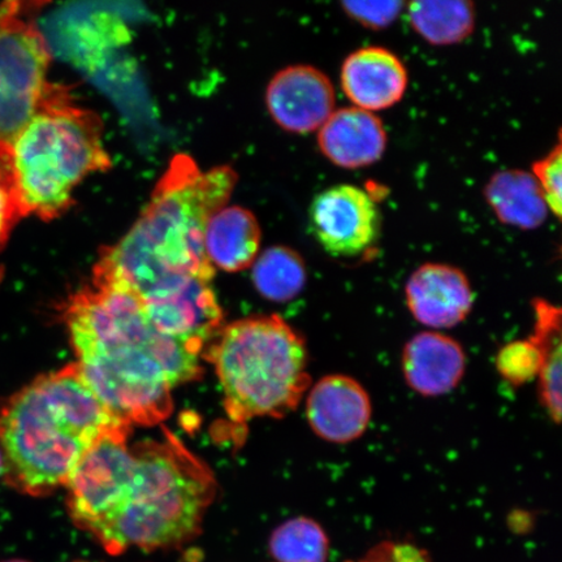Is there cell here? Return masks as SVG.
I'll return each instance as SVG.
<instances>
[{
    "mask_svg": "<svg viewBox=\"0 0 562 562\" xmlns=\"http://www.w3.org/2000/svg\"><path fill=\"white\" fill-rule=\"evenodd\" d=\"M66 487L72 522L112 557L192 542L216 494L210 469L170 432L102 441Z\"/></svg>",
    "mask_w": 562,
    "mask_h": 562,
    "instance_id": "obj_1",
    "label": "cell"
},
{
    "mask_svg": "<svg viewBox=\"0 0 562 562\" xmlns=\"http://www.w3.org/2000/svg\"><path fill=\"white\" fill-rule=\"evenodd\" d=\"M63 318L81 375L131 426L160 424L176 386L201 375L202 355L161 335L124 288L91 280L69 297Z\"/></svg>",
    "mask_w": 562,
    "mask_h": 562,
    "instance_id": "obj_2",
    "label": "cell"
},
{
    "mask_svg": "<svg viewBox=\"0 0 562 562\" xmlns=\"http://www.w3.org/2000/svg\"><path fill=\"white\" fill-rule=\"evenodd\" d=\"M236 182L231 167L202 171L191 157L176 156L135 226L102 250L91 280L124 288L144 308L211 283L215 269L203 237L210 217L227 206Z\"/></svg>",
    "mask_w": 562,
    "mask_h": 562,
    "instance_id": "obj_3",
    "label": "cell"
},
{
    "mask_svg": "<svg viewBox=\"0 0 562 562\" xmlns=\"http://www.w3.org/2000/svg\"><path fill=\"white\" fill-rule=\"evenodd\" d=\"M131 428L69 363L0 403L3 480L27 496L52 495L97 446L128 439Z\"/></svg>",
    "mask_w": 562,
    "mask_h": 562,
    "instance_id": "obj_4",
    "label": "cell"
},
{
    "mask_svg": "<svg viewBox=\"0 0 562 562\" xmlns=\"http://www.w3.org/2000/svg\"><path fill=\"white\" fill-rule=\"evenodd\" d=\"M103 126L93 111L76 104L52 83L40 109L9 146L13 182L23 216L53 221L72 206L83 179L109 170Z\"/></svg>",
    "mask_w": 562,
    "mask_h": 562,
    "instance_id": "obj_5",
    "label": "cell"
},
{
    "mask_svg": "<svg viewBox=\"0 0 562 562\" xmlns=\"http://www.w3.org/2000/svg\"><path fill=\"white\" fill-rule=\"evenodd\" d=\"M235 425L255 418H281L296 409L311 386L307 348L302 336L279 315H257L221 328L207 344Z\"/></svg>",
    "mask_w": 562,
    "mask_h": 562,
    "instance_id": "obj_6",
    "label": "cell"
},
{
    "mask_svg": "<svg viewBox=\"0 0 562 562\" xmlns=\"http://www.w3.org/2000/svg\"><path fill=\"white\" fill-rule=\"evenodd\" d=\"M30 3L0 5V145L9 147L40 109L52 83V52Z\"/></svg>",
    "mask_w": 562,
    "mask_h": 562,
    "instance_id": "obj_7",
    "label": "cell"
},
{
    "mask_svg": "<svg viewBox=\"0 0 562 562\" xmlns=\"http://www.w3.org/2000/svg\"><path fill=\"white\" fill-rule=\"evenodd\" d=\"M311 224L316 241L329 255L356 257L378 241L382 216L374 200L361 188L341 184L315 196Z\"/></svg>",
    "mask_w": 562,
    "mask_h": 562,
    "instance_id": "obj_8",
    "label": "cell"
},
{
    "mask_svg": "<svg viewBox=\"0 0 562 562\" xmlns=\"http://www.w3.org/2000/svg\"><path fill=\"white\" fill-rule=\"evenodd\" d=\"M266 104L280 128L296 135L318 132L336 110L329 77L313 66L281 69L267 87Z\"/></svg>",
    "mask_w": 562,
    "mask_h": 562,
    "instance_id": "obj_9",
    "label": "cell"
},
{
    "mask_svg": "<svg viewBox=\"0 0 562 562\" xmlns=\"http://www.w3.org/2000/svg\"><path fill=\"white\" fill-rule=\"evenodd\" d=\"M406 306L420 325L435 329L459 326L474 305V292L465 272L446 263H425L405 285Z\"/></svg>",
    "mask_w": 562,
    "mask_h": 562,
    "instance_id": "obj_10",
    "label": "cell"
},
{
    "mask_svg": "<svg viewBox=\"0 0 562 562\" xmlns=\"http://www.w3.org/2000/svg\"><path fill=\"white\" fill-rule=\"evenodd\" d=\"M308 425L315 435L335 445L361 438L372 416L369 393L348 375H328L316 382L306 400Z\"/></svg>",
    "mask_w": 562,
    "mask_h": 562,
    "instance_id": "obj_11",
    "label": "cell"
},
{
    "mask_svg": "<svg viewBox=\"0 0 562 562\" xmlns=\"http://www.w3.org/2000/svg\"><path fill=\"white\" fill-rule=\"evenodd\" d=\"M340 83L353 108L375 114L403 100L409 74L403 60L389 48L362 47L344 60Z\"/></svg>",
    "mask_w": 562,
    "mask_h": 562,
    "instance_id": "obj_12",
    "label": "cell"
},
{
    "mask_svg": "<svg viewBox=\"0 0 562 562\" xmlns=\"http://www.w3.org/2000/svg\"><path fill=\"white\" fill-rule=\"evenodd\" d=\"M389 144L383 122L357 108L335 110L318 131L323 156L344 170H361L381 160Z\"/></svg>",
    "mask_w": 562,
    "mask_h": 562,
    "instance_id": "obj_13",
    "label": "cell"
},
{
    "mask_svg": "<svg viewBox=\"0 0 562 562\" xmlns=\"http://www.w3.org/2000/svg\"><path fill=\"white\" fill-rule=\"evenodd\" d=\"M402 369L407 385L418 395H447L465 375V350L451 336L438 331L422 333L406 342Z\"/></svg>",
    "mask_w": 562,
    "mask_h": 562,
    "instance_id": "obj_14",
    "label": "cell"
},
{
    "mask_svg": "<svg viewBox=\"0 0 562 562\" xmlns=\"http://www.w3.org/2000/svg\"><path fill=\"white\" fill-rule=\"evenodd\" d=\"M261 227L251 211L224 206L210 217L203 248L214 269L238 272L255 263L261 248Z\"/></svg>",
    "mask_w": 562,
    "mask_h": 562,
    "instance_id": "obj_15",
    "label": "cell"
},
{
    "mask_svg": "<svg viewBox=\"0 0 562 562\" xmlns=\"http://www.w3.org/2000/svg\"><path fill=\"white\" fill-rule=\"evenodd\" d=\"M484 199L498 221L518 229L542 227L550 213L537 180L522 170L496 172L484 188Z\"/></svg>",
    "mask_w": 562,
    "mask_h": 562,
    "instance_id": "obj_16",
    "label": "cell"
},
{
    "mask_svg": "<svg viewBox=\"0 0 562 562\" xmlns=\"http://www.w3.org/2000/svg\"><path fill=\"white\" fill-rule=\"evenodd\" d=\"M533 331L531 339L540 355L538 374L540 403L554 424L561 419V375H562V329L561 311L550 302L539 299L532 302Z\"/></svg>",
    "mask_w": 562,
    "mask_h": 562,
    "instance_id": "obj_17",
    "label": "cell"
},
{
    "mask_svg": "<svg viewBox=\"0 0 562 562\" xmlns=\"http://www.w3.org/2000/svg\"><path fill=\"white\" fill-rule=\"evenodd\" d=\"M406 7L413 30L430 45L461 44L474 32L475 9L467 0H427Z\"/></svg>",
    "mask_w": 562,
    "mask_h": 562,
    "instance_id": "obj_18",
    "label": "cell"
},
{
    "mask_svg": "<svg viewBox=\"0 0 562 562\" xmlns=\"http://www.w3.org/2000/svg\"><path fill=\"white\" fill-rule=\"evenodd\" d=\"M251 279L257 291L272 302H288L304 291L307 270L304 259L286 246H272L252 263Z\"/></svg>",
    "mask_w": 562,
    "mask_h": 562,
    "instance_id": "obj_19",
    "label": "cell"
},
{
    "mask_svg": "<svg viewBox=\"0 0 562 562\" xmlns=\"http://www.w3.org/2000/svg\"><path fill=\"white\" fill-rule=\"evenodd\" d=\"M270 552L277 562H326L329 539L314 519L292 518L273 530Z\"/></svg>",
    "mask_w": 562,
    "mask_h": 562,
    "instance_id": "obj_20",
    "label": "cell"
},
{
    "mask_svg": "<svg viewBox=\"0 0 562 562\" xmlns=\"http://www.w3.org/2000/svg\"><path fill=\"white\" fill-rule=\"evenodd\" d=\"M498 374L510 385H525L538 378L540 355L531 337L503 347L496 357Z\"/></svg>",
    "mask_w": 562,
    "mask_h": 562,
    "instance_id": "obj_21",
    "label": "cell"
},
{
    "mask_svg": "<svg viewBox=\"0 0 562 562\" xmlns=\"http://www.w3.org/2000/svg\"><path fill=\"white\" fill-rule=\"evenodd\" d=\"M23 217L13 182L10 150L9 147L0 145V250L9 241L13 227Z\"/></svg>",
    "mask_w": 562,
    "mask_h": 562,
    "instance_id": "obj_22",
    "label": "cell"
},
{
    "mask_svg": "<svg viewBox=\"0 0 562 562\" xmlns=\"http://www.w3.org/2000/svg\"><path fill=\"white\" fill-rule=\"evenodd\" d=\"M562 146L559 140L554 149L542 159L533 161L531 175L542 191L548 210L560 220L562 211Z\"/></svg>",
    "mask_w": 562,
    "mask_h": 562,
    "instance_id": "obj_23",
    "label": "cell"
},
{
    "mask_svg": "<svg viewBox=\"0 0 562 562\" xmlns=\"http://www.w3.org/2000/svg\"><path fill=\"white\" fill-rule=\"evenodd\" d=\"M403 2H346L342 9L350 19L372 31H382L397 19Z\"/></svg>",
    "mask_w": 562,
    "mask_h": 562,
    "instance_id": "obj_24",
    "label": "cell"
},
{
    "mask_svg": "<svg viewBox=\"0 0 562 562\" xmlns=\"http://www.w3.org/2000/svg\"><path fill=\"white\" fill-rule=\"evenodd\" d=\"M358 562H431L425 550L406 542H382Z\"/></svg>",
    "mask_w": 562,
    "mask_h": 562,
    "instance_id": "obj_25",
    "label": "cell"
},
{
    "mask_svg": "<svg viewBox=\"0 0 562 562\" xmlns=\"http://www.w3.org/2000/svg\"><path fill=\"white\" fill-rule=\"evenodd\" d=\"M0 477H3V456H2V451H0Z\"/></svg>",
    "mask_w": 562,
    "mask_h": 562,
    "instance_id": "obj_26",
    "label": "cell"
},
{
    "mask_svg": "<svg viewBox=\"0 0 562 562\" xmlns=\"http://www.w3.org/2000/svg\"><path fill=\"white\" fill-rule=\"evenodd\" d=\"M4 562H27V561H24V560H10V561H4Z\"/></svg>",
    "mask_w": 562,
    "mask_h": 562,
    "instance_id": "obj_27",
    "label": "cell"
},
{
    "mask_svg": "<svg viewBox=\"0 0 562 562\" xmlns=\"http://www.w3.org/2000/svg\"><path fill=\"white\" fill-rule=\"evenodd\" d=\"M80 562H88V561H80Z\"/></svg>",
    "mask_w": 562,
    "mask_h": 562,
    "instance_id": "obj_28",
    "label": "cell"
}]
</instances>
